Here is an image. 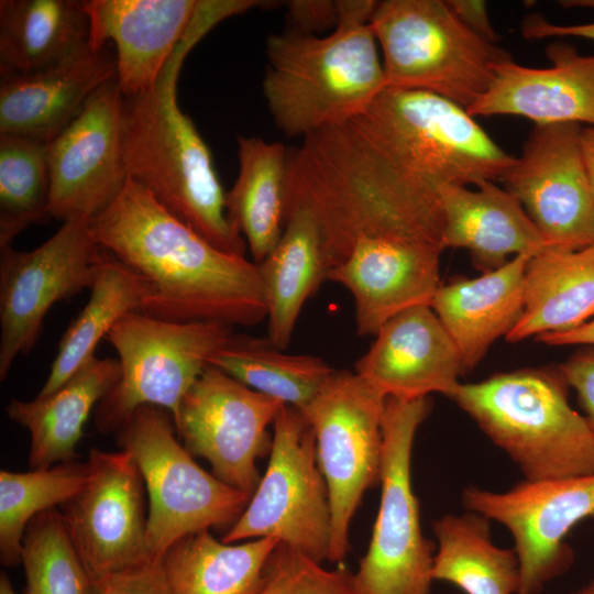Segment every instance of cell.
<instances>
[{
  "instance_id": "2",
  "label": "cell",
  "mask_w": 594,
  "mask_h": 594,
  "mask_svg": "<svg viewBox=\"0 0 594 594\" xmlns=\"http://www.w3.org/2000/svg\"><path fill=\"white\" fill-rule=\"evenodd\" d=\"M349 124L396 189L441 230L446 186L499 182L515 160L465 109L425 91L385 88Z\"/></svg>"
},
{
  "instance_id": "22",
  "label": "cell",
  "mask_w": 594,
  "mask_h": 594,
  "mask_svg": "<svg viewBox=\"0 0 594 594\" xmlns=\"http://www.w3.org/2000/svg\"><path fill=\"white\" fill-rule=\"evenodd\" d=\"M108 45L100 50L88 45L44 69L1 73L0 134L51 142L86 101L117 75L116 55Z\"/></svg>"
},
{
  "instance_id": "26",
  "label": "cell",
  "mask_w": 594,
  "mask_h": 594,
  "mask_svg": "<svg viewBox=\"0 0 594 594\" xmlns=\"http://www.w3.org/2000/svg\"><path fill=\"white\" fill-rule=\"evenodd\" d=\"M257 267L267 308V338L286 350L305 302L328 275L320 228L309 209H286L282 237Z\"/></svg>"
},
{
  "instance_id": "20",
  "label": "cell",
  "mask_w": 594,
  "mask_h": 594,
  "mask_svg": "<svg viewBox=\"0 0 594 594\" xmlns=\"http://www.w3.org/2000/svg\"><path fill=\"white\" fill-rule=\"evenodd\" d=\"M354 372L386 397H450L465 374L460 353L431 306L409 308L375 334Z\"/></svg>"
},
{
  "instance_id": "6",
  "label": "cell",
  "mask_w": 594,
  "mask_h": 594,
  "mask_svg": "<svg viewBox=\"0 0 594 594\" xmlns=\"http://www.w3.org/2000/svg\"><path fill=\"white\" fill-rule=\"evenodd\" d=\"M371 26L386 88L418 90L468 110L512 58L465 26L444 0L378 1Z\"/></svg>"
},
{
  "instance_id": "12",
  "label": "cell",
  "mask_w": 594,
  "mask_h": 594,
  "mask_svg": "<svg viewBox=\"0 0 594 594\" xmlns=\"http://www.w3.org/2000/svg\"><path fill=\"white\" fill-rule=\"evenodd\" d=\"M106 251L89 220L74 219L31 251L0 246V378L38 340L51 307L91 288Z\"/></svg>"
},
{
  "instance_id": "16",
  "label": "cell",
  "mask_w": 594,
  "mask_h": 594,
  "mask_svg": "<svg viewBox=\"0 0 594 594\" xmlns=\"http://www.w3.org/2000/svg\"><path fill=\"white\" fill-rule=\"evenodd\" d=\"M82 490L58 509L91 581L150 561L144 482L124 450L89 452Z\"/></svg>"
},
{
  "instance_id": "40",
  "label": "cell",
  "mask_w": 594,
  "mask_h": 594,
  "mask_svg": "<svg viewBox=\"0 0 594 594\" xmlns=\"http://www.w3.org/2000/svg\"><path fill=\"white\" fill-rule=\"evenodd\" d=\"M290 31L317 35L316 32L334 29L339 21V1L293 0L286 2Z\"/></svg>"
},
{
  "instance_id": "4",
  "label": "cell",
  "mask_w": 594,
  "mask_h": 594,
  "mask_svg": "<svg viewBox=\"0 0 594 594\" xmlns=\"http://www.w3.org/2000/svg\"><path fill=\"white\" fill-rule=\"evenodd\" d=\"M378 1L340 0L339 21L319 36L285 31L266 42L263 94L276 127L306 138L363 113L386 88L372 15Z\"/></svg>"
},
{
  "instance_id": "24",
  "label": "cell",
  "mask_w": 594,
  "mask_h": 594,
  "mask_svg": "<svg viewBox=\"0 0 594 594\" xmlns=\"http://www.w3.org/2000/svg\"><path fill=\"white\" fill-rule=\"evenodd\" d=\"M530 257L517 255L496 270L454 279L436 292L431 308L453 340L464 373L475 369L490 346L519 321Z\"/></svg>"
},
{
  "instance_id": "38",
  "label": "cell",
  "mask_w": 594,
  "mask_h": 594,
  "mask_svg": "<svg viewBox=\"0 0 594 594\" xmlns=\"http://www.w3.org/2000/svg\"><path fill=\"white\" fill-rule=\"evenodd\" d=\"M89 594H170L161 560L91 581Z\"/></svg>"
},
{
  "instance_id": "33",
  "label": "cell",
  "mask_w": 594,
  "mask_h": 594,
  "mask_svg": "<svg viewBox=\"0 0 594 594\" xmlns=\"http://www.w3.org/2000/svg\"><path fill=\"white\" fill-rule=\"evenodd\" d=\"M209 364L298 410L309 405L336 372L319 356L287 353L268 338L235 333L210 356Z\"/></svg>"
},
{
  "instance_id": "8",
  "label": "cell",
  "mask_w": 594,
  "mask_h": 594,
  "mask_svg": "<svg viewBox=\"0 0 594 594\" xmlns=\"http://www.w3.org/2000/svg\"><path fill=\"white\" fill-rule=\"evenodd\" d=\"M428 397H387L383 417L381 499L366 553L352 574L356 594H431L436 544L420 524L411 481L415 436Z\"/></svg>"
},
{
  "instance_id": "3",
  "label": "cell",
  "mask_w": 594,
  "mask_h": 594,
  "mask_svg": "<svg viewBox=\"0 0 594 594\" xmlns=\"http://www.w3.org/2000/svg\"><path fill=\"white\" fill-rule=\"evenodd\" d=\"M204 33L191 26L155 86L124 97L123 161L128 178L218 250L245 256L246 242L227 216V193L211 153L177 103L183 61Z\"/></svg>"
},
{
  "instance_id": "36",
  "label": "cell",
  "mask_w": 594,
  "mask_h": 594,
  "mask_svg": "<svg viewBox=\"0 0 594 594\" xmlns=\"http://www.w3.org/2000/svg\"><path fill=\"white\" fill-rule=\"evenodd\" d=\"M21 563L25 594H89L91 580L57 508L35 516L28 525Z\"/></svg>"
},
{
  "instance_id": "46",
  "label": "cell",
  "mask_w": 594,
  "mask_h": 594,
  "mask_svg": "<svg viewBox=\"0 0 594 594\" xmlns=\"http://www.w3.org/2000/svg\"><path fill=\"white\" fill-rule=\"evenodd\" d=\"M0 594H16L6 573L0 575Z\"/></svg>"
},
{
  "instance_id": "25",
  "label": "cell",
  "mask_w": 594,
  "mask_h": 594,
  "mask_svg": "<svg viewBox=\"0 0 594 594\" xmlns=\"http://www.w3.org/2000/svg\"><path fill=\"white\" fill-rule=\"evenodd\" d=\"M119 376L118 359L95 356L54 393L32 400L10 399L7 415L30 432V470L77 461L84 426Z\"/></svg>"
},
{
  "instance_id": "17",
  "label": "cell",
  "mask_w": 594,
  "mask_h": 594,
  "mask_svg": "<svg viewBox=\"0 0 594 594\" xmlns=\"http://www.w3.org/2000/svg\"><path fill=\"white\" fill-rule=\"evenodd\" d=\"M123 106L116 75L47 143L51 218L90 221L123 188Z\"/></svg>"
},
{
  "instance_id": "14",
  "label": "cell",
  "mask_w": 594,
  "mask_h": 594,
  "mask_svg": "<svg viewBox=\"0 0 594 594\" xmlns=\"http://www.w3.org/2000/svg\"><path fill=\"white\" fill-rule=\"evenodd\" d=\"M461 502L510 532L520 569L517 594H539L573 563L569 532L594 518V474L524 480L501 492L468 486Z\"/></svg>"
},
{
  "instance_id": "43",
  "label": "cell",
  "mask_w": 594,
  "mask_h": 594,
  "mask_svg": "<svg viewBox=\"0 0 594 594\" xmlns=\"http://www.w3.org/2000/svg\"><path fill=\"white\" fill-rule=\"evenodd\" d=\"M535 339L552 346H594V317L573 329L542 333L535 337Z\"/></svg>"
},
{
  "instance_id": "35",
  "label": "cell",
  "mask_w": 594,
  "mask_h": 594,
  "mask_svg": "<svg viewBox=\"0 0 594 594\" xmlns=\"http://www.w3.org/2000/svg\"><path fill=\"white\" fill-rule=\"evenodd\" d=\"M46 150V142L0 134V246L51 219Z\"/></svg>"
},
{
  "instance_id": "32",
  "label": "cell",
  "mask_w": 594,
  "mask_h": 594,
  "mask_svg": "<svg viewBox=\"0 0 594 594\" xmlns=\"http://www.w3.org/2000/svg\"><path fill=\"white\" fill-rule=\"evenodd\" d=\"M106 251V250H105ZM148 295L146 280L106 251L90 297L63 334L57 354L38 397H45L66 383L96 355L99 341L127 314L141 311Z\"/></svg>"
},
{
  "instance_id": "11",
  "label": "cell",
  "mask_w": 594,
  "mask_h": 594,
  "mask_svg": "<svg viewBox=\"0 0 594 594\" xmlns=\"http://www.w3.org/2000/svg\"><path fill=\"white\" fill-rule=\"evenodd\" d=\"M272 436L266 471L221 541L271 537L322 563L330 550L331 509L314 430L300 410L286 405Z\"/></svg>"
},
{
  "instance_id": "42",
  "label": "cell",
  "mask_w": 594,
  "mask_h": 594,
  "mask_svg": "<svg viewBox=\"0 0 594 594\" xmlns=\"http://www.w3.org/2000/svg\"><path fill=\"white\" fill-rule=\"evenodd\" d=\"M453 13L472 32L483 40L496 44L499 40L492 25L485 1L480 0H446Z\"/></svg>"
},
{
  "instance_id": "37",
  "label": "cell",
  "mask_w": 594,
  "mask_h": 594,
  "mask_svg": "<svg viewBox=\"0 0 594 594\" xmlns=\"http://www.w3.org/2000/svg\"><path fill=\"white\" fill-rule=\"evenodd\" d=\"M352 574L342 565L326 569L302 552L278 543L258 594H356Z\"/></svg>"
},
{
  "instance_id": "34",
  "label": "cell",
  "mask_w": 594,
  "mask_h": 594,
  "mask_svg": "<svg viewBox=\"0 0 594 594\" xmlns=\"http://www.w3.org/2000/svg\"><path fill=\"white\" fill-rule=\"evenodd\" d=\"M90 475L88 462L59 463L29 472H0V560L6 566L21 563L23 538L37 515L76 496Z\"/></svg>"
},
{
  "instance_id": "27",
  "label": "cell",
  "mask_w": 594,
  "mask_h": 594,
  "mask_svg": "<svg viewBox=\"0 0 594 594\" xmlns=\"http://www.w3.org/2000/svg\"><path fill=\"white\" fill-rule=\"evenodd\" d=\"M594 316V243L580 250L544 248L525 274V307L505 337L518 342L573 329Z\"/></svg>"
},
{
  "instance_id": "28",
  "label": "cell",
  "mask_w": 594,
  "mask_h": 594,
  "mask_svg": "<svg viewBox=\"0 0 594 594\" xmlns=\"http://www.w3.org/2000/svg\"><path fill=\"white\" fill-rule=\"evenodd\" d=\"M84 1L1 0V73H30L56 65L88 46Z\"/></svg>"
},
{
  "instance_id": "45",
  "label": "cell",
  "mask_w": 594,
  "mask_h": 594,
  "mask_svg": "<svg viewBox=\"0 0 594 594\" xmlns=\"http://www.w3.org/2000/svg\"><path fill=\"white\" fill-rule=\"evenodd\" d=\"M563 8H584L594 10V0H562L559 1Z\"/></svg>"
},
{
  "instance_id": "19",
  "label": "cell",
  "mask_w": 594,
  "mask_h": 594,
  "mask_svg": "<svg viewBox=\"0 0 594 594\" xmlns=\"http://www.w3.org/2000/svg\"><path fill=\"white\" fill-rule=\"evenodd\" d=\"M196 0H84L88 45L116 47L117 80L124 97L152 89L199 11Z\"/></svg>"
},
{
  "instance_id": "1",
  "label": "cell",
  "mask_w": 594,
  "mask_h": 594,
  "mask_svg": "<svg viewBox=\"0 0 594 594\" xmlns=\"http://www.w3.org/2000/svg\"><path fill=\"white\" fill-rule=\"evenodd\" d=\"M89 227L103 250L146 280L142 312L232 327L266 318L257 264L208 243L135 180L128 178Z\"/></svg>"
},
{
  "instance_id": "44",
  "label": "cell",
  "mask_w": 594,
  "mask_h": 594,
  "mask_svg": "<svg viewBox=\"0 0 594 594\" xmlns=\"http://www.w3.org/2000/svg\"><path fill=\"white\" fill-rule=\"evenodd\" d=\"M582 147L594 196V128H583Z\"/></svg>"
},
{
  "instance_id": "41",
  "label": "cell",
  "mask_w": 594,
  "mask_h": 594,
  "mask_svg": "<svg viewBox=\"0 0 594 594\" xmlns=\"http://www.w3.org/2000/svg\"><path fill=\"white\" fill-rule=\"evenodd\" d=\"M520 30L526 40L581 37L594 41V22L563 25L552 23L540 14H531L522 21Z\"/></svg>"
},
{
  "instance_id": "7",
  "label": "cell",
  "mask_w": 594,
  "mask_h": 594,
  "mask_svg": "<svg viewBox=\"0 0 594 594\" xmlns=\"http://www.w3.org/2000/svg\"><path fill=\"white\" fill-rule=\"evenodd\" d=\"M175 432L170 414L156 406L140 407L118 430L148 495L146 543L154 561L189 534L229 530L251 499L201 469Z\"/></svg>"
},
{
  "instance_id": "9",
  "label": "cell",
  "mask_w": 594,
  "mask_h": 594,
  "mask_svg": "<svg viewBox=\"0 0 594 594\" xmlns=\"http://www.w3.org/2000/svg\"><path fill=\"white\" fill-rule=\"evenodd\" d=\"M233 334L219 321H169L142 311L123 316L106 340L118 353L120 376L96 408L100 431H118L143 406L174 418L179 404Z\"/></svg>"
},
{
  "instance_id": "13",
  "label": "cell",
  "mask_w": 594,
  "mask_h": 594,
  "mask_svg": "<svg viewBox=\"0 0 594 594\" xmlns=\"http://www.w3.org/2000/svg\"><path fill=\"white\" fill-rule=\"evenodd\" d=\"M285 406L208 364L173 421L191 455L207 460L215 476L251 498L261 480L256 460L272 447L268 427Z\"/></svg>"
},
{
  "instance_id": "10",
  "label": "cell",
  "mask_w": 594,
  "mask_h": 594,
  "mask_svg": "<svg viewBox=\"0 0 594 594\" xmlns=\"http://www.w3.org/2000/svg\"><path fill=\"white\" fill-rule=\"evenodd\" d=\"M386 399L355 372L342 370L300 410L314 430L318 465L328 486L332 563L345 558L352 518L365 492L381 482Z\"/></svg>"
},
{
  "instance_id": "15",
  "label": "cell",
  "mask_w": 594,
  "mask_h": 594,
  "mask_svg": "<svg viewBox=\"0 0 594 594\" xmlns=\"http://www.w3.org/2000/svg\"><path fill=\"white\" fill-rule=\"evenodd\" d=\"M578 123L536 125L499 182L515 196L546 248L594 243V196Z\"/></svg>"
},
{
  "instance_id": "23",
  "label": "cell",
  "mask_w": 594,
  "mask_h": 594,
  "mask_svg": "<svg viewBox=\"0 0 594 594\" xmlns=\"http://www.w3.org/2000/svg\"><path fill=\"white\" fill-rule=\"evenodd\" d=\"M449 185L441 190V246L465 249L473 264L490 272L509 256H534L544 240L518 199L496 182Z\"/></svg>"
},
{
  "instance_id": "29",
  "label": "cell",
  "mask_w": 594,
  "mask_h": 594,
  "mask_svg": "<svg viewBox=\"0 0 594 594\" xmlns=\"http://www.w3.org/2000/svg\"><path fill=\"white\" fill-rule=\"evenodd\" d=\"M239 174L227 193V216L255 264L279 241L285 226L289 154L284 144L238 136Z\"/></svg>"
},
{
  "instance_id": "21",
  "label": "cell",
  "mask_w": 594,
  "mask_h": 594,
  "mask_svg": "<svg viewBox=\"0 0 594 594\" xmlns=\"http://www.w3.org/2000/svg\"><path fill=\"white\" fill-rule=\"evenodd\" d=\"M549 67L509 58L495 68L487 91L466 111L473 118L518 116L536 125L587 124L594 128V55H581L565 42L547 46Z\"/></svg>"
},
{
  "instance_id": "30",
  "label": "cell",
  "mask_w": 594,
  "mask_h": 594,
  "mask_svg": "<svg viewBox=\"0 0 594 594\" xmlns=\"http://www.w3.org/2000/svg\"><path fill=\"white\" fill-rule=\"evenodd\" d=\"M279 541H218L209 530L176 541L161 563L170 594H258L265 569Z\"/></svg>"
},
{
  "instance_id": "5",
  "label": "cell",
  "mask_w": 594,
  "mask_h": 594,
  "mask_svg": "<svg viewBox=\"0 0 594 594\" xmlns=\"http://www.w3.org/2000/svg\"><path fill=\"white\" fill-rule=\"evenodd\" d=\"M559 367L498 373L460 383L450 398L527 481L594 474V435L569 404Z\"/></svg>"
},
{
  "instance_id": "47",
  "label": "cell",
  "mask_w": 594,
  "mask_h": 594,
  "mask_svg": "<svg viewBox=\"0 0 594 594\" xmlns=\"http://www.w3.org/2000/svg\"><path fill=\"white\" fill-rule=\"evenodd\" d=\"M568 594H594V579Z\"/></svg>"
},
{
  "instance_id": "31",
  "label": "cell",
  "mask_w": 594,
  "mask_h": 594,
  "mask_svg": "<svg viewBox=\"0 0 594 594\" xmlns=\"http://www.w3.org/2000/svg\"><path fill=\"white\" fill-rule=\"evenodd\" d=\"M437 539L433 581L464 594H517L520 569L514 549L496 546L491 520L475 512L446 514L432 522Z\"/></svg>"
},
{
  "instance_id": "18",
  "label": "cell",
  "mask_w": 594,
  "mask_h": 594,
  "mask_svg": "<svg viewBox=\"0 0 594 594\" xmlns=\"http://www.w3.org/2000/svg\"><path fill=\"white\" fill-rule=\"evenodd\" d=\"M442 251L439 244L399 237L358 240L327 275L352 295L358 334L375 336L398 314L431 306Z\"/></svg>"
},
{
  "instance_id": "39",
  "label": "cell",
  "mask_w": 594,
  "mask_h": 594,
  "mask_svg": "<svg viewBox=\"0 0 594 594\" xmlns=\"http://www.w3.org/2000/svg\"><path fill=\"white\" fill-rule=\"evenodd\" d=\"M559 370L578 395L590 428L594 435V346L574 352Z\"/></svg>"
}]
</instances>
